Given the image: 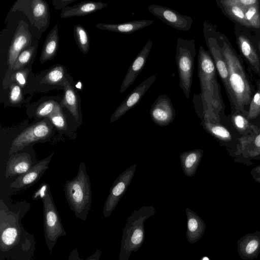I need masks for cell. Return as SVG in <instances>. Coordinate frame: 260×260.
<instances>
[{
	"label": "cell",
	"instance_id": "d6986e66",
	"mask_svg": "<svg viewBox=\"0 0 260 260\" xmlns=\"http://www.w3.org/2000/svg\"><path fill=\"white\" fill-rule=\"evenodd\" d=\"M53 155V153L51 154L32 166L27 172L18 177L11 184L10 188L21 189L35 182L48 168Z\"/></svg>",
	"mask_w": 260,
	"mask_h": 260
},
{
	"label": "cell",
	"instance_id": "ba28073f",
	"mask_svg": "<svg viewBox=\"0 0 260 260\" xmlns=\"http://www.w3.org/2000/svg\"><path fill=\"white\" fill-rule=\"evenodd\" d=\"M203 33L209 52L213 60L216 70L226 90L229 99L231 93L229 81V72L223 57L218 40L213 34V29L206 21L204 23Z\"/></svg>",
	"mask_w": 260,
	"mask_h": 260
},
{
	"label": "cell",
	"instance_id": "4316f807",
	"mask_svg": "<svg viewBox=\"0 0 260 260\" xmlns=\"http://www.w3.org/2000/svg\"><path fill=\"white\" fill-rule=\"evenodd\" d=\"M203 153L202 150L196 149L180 155L182 167L186 175L191 177L194 174L201 160Z\"/></svg>",
	"mask_w": 260,
	"mask_h": 260
},
{
	"label": "cell",
	"instance_id": "7402d4cb",
	"mask_svg": "<svg viewBox=\"0 0 260 260\" xmlns=\"http://www.w3.org/2000/svg\"><path fill=\"white\" fill-rule=\"evenodd\" d=\"M107 4L100 2H83L72 7L61 10L60 17L66 18L74 16L86 15L107 7Z\"/></svg>",
	"mask_w": 260,
	"mask_h": 260
},
{
	"label": "cell",
	"instance_id": "4fadbf2b",
	"mask_svg": "<svg viewBox=\"0 0 260 260\" xmlns=\"http://www.w3.org/2000/svg\"><path fill=\"white\" fill-rule=\"evenodd\" d=\"M136 165L121 174L115 181L111 188L110 193L105 202L103 209L105 217H109L115 208L119 200L125 192L133 178Z\"/></svg>",
	"mask_w": 260,
	"mask_h": 260
},
{
	"label": "cell",
	"instance_id": "5b68a950",
	"mask_svg": "<svg viewBox=\"0 0 260 260\" xmlns=\"http://www.w3.org/2000/svg\"><path fill=\"white\" fill-rule=\"evenodd\" d=\"M44 185L40 190L43 203L44 235L51 253L57 240L66 235L58 212L53 202L49 187Z\"/></svg>",
	"mask_w": 260,
	"mask_h": 260
},
{
	"label": "cell",
	"instance_id": "7c38bea8",
	"mask_svg": "<svg viewBox=\"0 0 260 260\" xmlns=\"http://www.w3.org/2000/svg\"><path fill=\"white\" fill-rule=\"evenodd\" d=\"M235 161L249 165L251 160L260 159V128L253 135L238 138Z\"/></svg>",
	"mask_w": 260,
	"mask_h": 260
},
{
	"label": "cell",
	"instance_id": "ac0fdd59",
	"mask_svg": "<svg viewBox=\"0 0 260 260\" xmlns=\"http://www.w3.org/2000/svg\"><path fill=\"white\" fill-rule=\"evenodd\" d=\"M237 251L243 260H253L260 253V231L247 233L237 241Z\"/></svg>",
	"mask_w": 260,
	"mask_h": 260
},
{
	"label": "cell",
	"instance_id": "836d02e7",
	"mask_svg": "<svg viewBox=\"0 0 260 260\" xmlns=\"http://www.w3.org/2000/svg\"><path fill=\"white\" fill-rule=\"evenodd\" d=\"M34 52L35 47L32 46H29L23 50L18 56L12 70L16 71L22 69L29 62Z\"/></svg>",
	"mask_w": 260,
	"mask_h": 260
},
{
	"label": "cell",
	"instance_id": "f35d334b",
	"mask_svg": "<svg viewBox=\"0 0 260 260\" xmlns=\"http://www.w3.org/2000/svg\"><path fill=\"white\" fill-rule=\"evenodd\" d=\"M28 73L27 69H22L16 71L12 76V79L16 81L21 87L23 88L27 82Z\"/></svg>",
	"mask_w": 260,
	"mask_h": 260
},
{
	"label": "cell",
	"instance_id": "44dd1931",
	"mask_svg": "<svg viewBox=\"0 0 260 260\" xmlns=\"http://www.w3.org/2000/svg\"><path fill=\"white\" fill-rule=\"evenodd\" d=\"M32 167L31 159L27 153H22L13 155L10 157L7 164L6 177L22 175L27 172Z\"/></svg>",
	"mask_w": 260,
	"mask_h": 260
},
{
	"label": "cell",
	"instance_id": "60d3db41",
	"mask_svg": "<svg viewBox=\"0 0 260 260\" xmlns=\"http://www.w3.org/2000/svg\"><path fill=\"white\" fill-rule=\"evenodd\" d=\"M230 4L239 6L245 9L249 7L258 4L257 0H226Z\"/></svg>",
	"mask_w": 260,
	"mask_h": 260
},
{
	"label": "cell",
	"instance_id": "b9f144b4",
	"mask_svg": "<svg viewBox=\"0 0 260 260\" xmlns=\"http://www.w3.org/2000/svg\"><path fill=\"white\" fill-rule=\"evenodd\" d=\"M76 0H52V5L56 10L63 9L66 7Z\"/></svg>",
	"mask_w": 260,
	"mask_h": 260
},
{
	"label": "cell",
	"instance_id": "d6a6232c",
	"mask_svg": "<svg viewBox=\"0 0 260 260\" xmlns=\"http://www.w3.org/2000/svg\"><path fill=\"white\" fill-rule=\"evenodd\" d=\"M245 15L246 19L250 27L255 28L260 27V11L258 4L246 8Z\"/></svg>",
	"mask_w": 260,
	"mask_h": 260
},
{
	"label": "cell",
	"instance_id": "7bdbcfd3",
	"mask_svg": "<svg viewBox=\"0 0 260 260\" xmlns=\"http://www.w3.org/2000/svg\"><path fill=\"white\" fill-rule=\"evenodd\" d=\"M250 174L255 181L260 183V165L253 168L250 172Z\"/></svg>",
	"mask_w": 260,
	"mask_h": 260
},
{
	"label": "cell",
	"instance_id": "ab89813d",
	"mask_svg": "<svg viewBox=\"0 0 260 260\" xmlns=\"http://www.w3.org/2000/svg\"><path fill=\"white\" fill-rule=\"evenodd\" d=\"M101 255L102 251L99 249L86 259H83L80 257L78 249L75 248L71 251L68 260H100Z\"/></svg>",
	"mask_w": 260,
	"mask_h": 260
},
{
	"label": "cell",
	"instance_id": "277c9868",
	"mask_svg": "<svg viewBox=\"0 0 260 260\" xmlns=\"http://www.w3.org/2000/svg\"><path fill=\"white\" fill-rule=\"evenodd\" d=\"M64 191L71 210L76 217L85 221L91 207V192L84 162L80 163L76 177L66 182Z\"/></svg>",
	"mask_w": 260,
	"mask_h": 260
},
{
	"label": "cell",
	"instance_id": "9c48e42d",
	"mask_svg": "<svg viewBox=\"0 0 260 260\" xmlns=\"http://www.w3.org/2000/svg\"><path fill=\"white\" fill-rule=\"evenodd\" d=\"M13 11L23 12L31 25L40 30H45L49 24L50 14L47 3L43 0L20 1L16 3Z\"/></svg>",
	"mask_w": 260,
	"mask_h": 260
},
{
	"label": "cell",
	"instance_id": "5bb4252c",
	"mask_svg": "<svg viewBox=\"0 0 260 260\" xmlns=\"http://www.w3.org/2000/svg\"><path fill=\"white\" fill-rule=\"evenodd\" d=\"M157 77V74L155 73L137 86L116 109L111 117L110 122L117 120L127 111L136 106L155 81Z\"/></svg>",
	"mask_w": 260,
	"mask_h": 260
},
{
	"label": "cell",
	"instance_id": "7a4b0ae2",
	"mask_svg": "<svg viewBox=\"0 0 260 260\" xmlns=\"http://www.w3.org/2000/svg\"><path fill=\"white\" fill-rule=\"evenodd\" d=\"M218 42L229 72L230 101L235 112L247 116L245 110L252 99V90L241 61L225 36L220 34Z\"/></svg>",
	"mask_w": 260,
	"mask_h": 260
},
{
	"label": "cell",
	"instance_id": "74e56055",
	"mask_svg": "<svg viewBox=\"0 0 260 260\" xmlns=\"http://www.w3.org/2000/svg\"><path fill=\"white\" fill-rule=\"evenodd\" d=\"M9 99L12 104H17L22 100L21 87L17 83H12L10 86Z\"/></svg>",
	"mask_w": 260,
	"mask_h": 260
},
{
	"label": "cell",
	"instance_id": "484cf974",
	"mask_svg": "<svg viewBox=\"0 0 260 260\" xmlns=\"http://www.w3.org/2000/svg\"><path fill=\"white\" fill-rule=\"evenodd\" d=\"M187 217V237L188 241L193 243L199 240L206 229L204 222L190 209H186Z\"/></svg>",
	"mask_w": 260,
	"mask_h": 260
},
{
	"label": "cell",
	"instance_id": "9a60e30c",
	"mask_svg": "<svg viewBox=\"0 0 260 260\" xmlns=\"http://www.w3.org/2000/svg\"><path fill=\"white\" fill-rule=\"evenodd\" d=\"M150 115L152 120L159 125L171 123L175 116V111L170 98L166 94L159 95L152 104Z\"/></svg>",
	"mask_w": 260,
	"mask_h": 260
},
{
	"label": "cell",
	"instance_id": "ffe728a7",
	"mask_svg": "<svg viewBox=\"0 0 260 260\" xmlns=\"http://www.w3.org/2000/svg\"><path fill=\"white\" fill-rule=\"evenodd\" d=\"M151 20H137L118 24L98 23L95 26L99 29L124 34H131L153 23Z\"/></svg>",
	"mask_w": 260,
	"mask_h": 260
},
{
	"label": "cell",
	"instance_id": "8fae6325",
	"mask_svg": "<svg viewBox=\"0 0 260 260\" xmlns=\"http://www.w3.org/2000/svg\"><path fill=\"white\" fill-rule=\"evenodd\" d=\"M148 9L160 20L179 30H189L193 22L191 17L182 15L167 7L153 4L149 6Z\"/></svg>",
	"mask_w": 260,
	"mask_h": 260
},
{
	"label": "cell",
	"instance_id": "ee69618b",
	"mask_svg": "<svg viewBox=\"0 0 260 260\" xmlns=\"http://www.w3.org/2000/svg\"><path fill=\"white\" fill-rule=\"evenodd\" d=\"M201 260H210V259L208 257L205 256V257H203Z\"/></svg>",
	"mask_w": 260,
	"mask_h": 260
},
{
	"label": "cell",
	"instance_id": "603a6c76",
	"mask_svg": "<svg viewBox=\"0 0 260 260\" xmlns=\"http://www.w3.org/2000/svg\"><path fill=\"white\" fill-rule=\"evenodd\" d=\"M238 46L252 69L260 76V61L257 52L250 40L244 35L237 37Z\"/></svg>",
	"mask_w": 260,
	"mask_h": 260
},
{
	"label": "cell",
	"instance_id": "1f68e13d",
	"mask_svg": "<svg viewBox=\"0 0 260 260\" xmlns=\"http://www.w3.org/2000/svg\"><path fill=\"white\" fill-rule=\"evenodd\" d=\"M74 38L81 51L86 54L89 50L90 39L86 30L80 24L74 27Z\"/></svg>",
	"mask_w": 260,
	"mask_h": 260
},
{
	"label": "cell",
	"instance_id": "bcb514c9",
	"mask_svg": "<svg viewBox=\"0 0 260 260\" xmlns=\"http://www.w3.org/2000/svg\"><path fill=\"white\" fill-rule=\"evenodd\" d=\"M259 87H260V81H259Z\"/></svg>",
	"mask_w": 260,
	"mask_h": 260
},
{
	"label": "cell",
	"instance_id": "2e32d148",
	"mask_svg": "<svg viewBox=\"0 0 260 260\" xmlns=\"http://www.w3.org/2000/svg\"><path fill=\"white\" fill-rule=\"evenodd\" d=\"M152 45V40L149 39L131 63L121 83V93L125 91L134 83L144 69Z\"/></svg>",
	"mask_w": 260,
	"mask_h": 260
},
{
	"label": "cell",
	"instance_id": "e0dca14e",
	"mask_svg": "<svg viewBox=\"0 0 260 260\" xmlns=\"http://www.w3.org/2000/svg\"><path fill=\"white\" fill-rule=\"evenodd\" d=\"M31 42L30 32L24 24L19 23L11 43L8 55V64L9 70H12L20 53L29 47Z\"/></svg>",
	"mask_w": 260,
	"mask_h": 260
},
{
	"label": "cell",
	"instance_id": "3957f363",
	"mask_svg": "<svg viewBox=\"0 0 260 260\" xmlns=\"http://www.w3.org/2000/svg\"><path fill=\"white\" fill-rule=\"evenodd\" d=\"M198 75L201 93L208 107L213 112H218L222 108V103L216 69L209 52L202 46L198 56Z\"/></svg>",
	"mask_w": 260,
	"mask_h": 260
},
{
	"label": "cell",
	"instance_id": "6da1fadb",
	"mask_svg": "<svg viewBox=\"0 0 260 260\" xmlns=\"http://www.w3.org/2000/svg\"><path fill=\"white\" fill-rule=\"evenodd\" d=\"M27 211L10 208L0 200L1 260H34L35 239L21 222Z\"/></svg>",
	"mask_w": 260,
	"mask_h": 260
},
{
	"label": "cell",
	"instance_id": "8992f818",
	"mask_svg": "<svg viewBox=\"0 0 260 260\" xmlns=\"http://www.w3.org/2000/svg\"><path fill=\"white\" fill-rule=\"evenodd\" d=\"M176 62L179 79V85L186 99L190 96L193 81L195 41L193 39L178 38L176 41Z\"/></svg>",
	"mask_w": 260,
	"mask_h": 260
},
{
	"label": "cell",
	"instance_id": "d590c367",
	"mask_svg": "<svg viewBox=\"0 0 260 260\" xmlns=\"http://www.w3.org/2000/svg\"><path fill=\"white\" fill-rule=\"evenodd\" d=\"M52 124L58 129L62 131L67 128V122L60 106L48 117Z\"/></svg>",
	"mask_w": 260,
	"mask_h": 260
},
{
	"label": "cell",
	"instance_id": "52a82bcc",
	"mask_svg": "<svg viewBox=\"0 0 260 260\" xmlns=\"http://www.w3.org/2000/svg\"><path fill=\"white\" fill-rule=\"evenodd\" d=\"M151 215L147 210H140L128 219L123 231L119 260H128L131 253L141 246L144 238V222Z\"/></svg>",
	"mask_w": 260,
	"mask_h": 260
},
{
	"label": "cell",
	"instance_id": "f546056e",
	"mask_svg": "<svg viewBox=\"0 0 260 260\" xmlns=\"http://www.w3.org/2000/svg\"><path fill=\"white\" fill-rule=\"evenodd\" d=\"M204 125L208 132L219 141L227 144L233 140L232 133L222 124L207 120L204 122Z\"/></svg>",
	"mask_w": 260,
	"mask_h": 260
},
{
	"label": "cell",
	"instance_id": "f6af8a7d",
	"mask_svg": "<svg viewBox=\"0 0 260 260\" xmlns=\"http://www.w3.org/2000/svg\"><path fill=\"white\" fill-rule=\"evenodd\" d=\"M258 50L260 52V42L258 43Z\"/></svg>",
	"mask_w": 260,
	"mask_h": 260
},
{
	"label": "cell",
	"instance_id": "e575fe53",
	"mask_svg": "<svg viewBox=\"0 0 260 260\" xmlns=\"http://www.w3.org/2000/svg\"><path fill=\"white\" fill-rule=\"evenodd\" d=\"M59 106L60 105L53 100L44 102L37 108L36 116L39 118H48Z\"/></svg>",
	"mask_w": 260,
	"mask_h": 260
},
{
	"label": "cell",
	"instance_id": "4dcf8cb0",
	"mask_svg": "<svg viewBox=\"0 0 260 260\" xmlns=\"http://www.w3.org/2000/svg\"><path fill=\"white\" fill-rule=\"evenodd\" d=\"M65 69L62 66H56L50 70L41 80V84L63 85L66 80Z\"/></svg>",
	"mask_w": 260,
	"mask_h": 260
},
{
	"label": "cell",
	"instance_id": "cb8c5ba5",
	"mask_svg": "<svg viewBox=\"0 0 260 260\" xmlns=\"http://www.w3.org/2000/svg\"><path fill=\"white\" fill-rule=\"evenodd\" d=\"M64 94L60 102L61 108H66L77 121L80 119L78 96L66 79L63 83Z\"/></svg>",
	"mask_w": 260,
	"mask_h": 260
},
{
	"label": "cell",
	"instance_id": "f1b7e54d",
	"mask_svg": "<svg viewBox=\"0 0 260 260\" xmlns=\"http://www.w3.org/2000/svg\"><path fill=\"white\" fill-rule=\"evenodd\" d=\"M233 126L242 136L253 135L256 134L259 128L251 123L249 120L241 113L235 112L231 117Z\"/></svg>",
	"mask_w": 260,
	"mask_h": 260
},
{
	"label": "cell",
	"instance_id": "d4e9b609",
	"mask_svg": "<svg viewBox=\"0 0 260 260\" xmlns=\"http://www.w3.org/2000/svg\"><path fill=\"white\" fill-rule=\"evenodd\" d=\"M58 25L56 24L47 35L43 45L40 57L41 63L54 57L58 50Z\"/></svg>",
	"mask_w": 260,
	"mask_h": 260
},
{
	"label": "cell",
	"instance_id": "30bf717a",
	"mask_svg": "<svg viewBox=\"0 0 260 260\" xmlns=\"http://www.w3.org/2000/svg\"><path fill=\"white\" fill-rule=\"evenodd\" d=\"M52 133L51 126L44 120L29 126L14 139L10 154L22 149L29 144L46 140Z\"/></svg>",
	"mask_w": 260,
	"mask_h": 260
},
{
	"label": "cell",
	"instance_id": "8d00e7d4",
	"mask_svg": "<svg viewBox=\"0 0 260 260\" xmlns=\"http://www.w3.org/2000/svg\"><path fill=\"white\" fill-rule=\"evenodd\" d=\"M260 115V90H258L252 98L246 118L252 120Z\"/></svg>",
	"mask_w": 260,
	"mask_h": 260
},
{
	"label": "cell",
	"instance_id": "83f0119b",
	"mask_svg": "<svg viewBox=\"0 0 260 260\" xmlns=\"http://www.w3.org/2000/svg\"><path fill=\"white\" fill-rule=\"evenodd\" d=\"M216 2L228 16L243 26L250 27L245 18V9L239 6L228 3L226 0H218Z\"/></svg>",
	"mask_w": 260,
	"mask_h": 260
}]
</instances>
